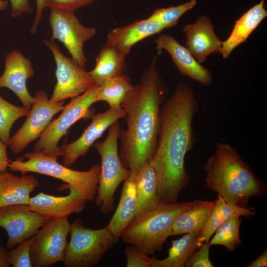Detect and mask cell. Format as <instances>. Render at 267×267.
<instances>
[{
    "label": "cell",
    "mask_w": 267,
    "mask_h": 267,
    "mask_svg": "<svg viewBox=\"0 0 267 267\" xmlns=\"http://www.w3.org/2000/svg\"><path fill=\"white\" fill-rule=\"evenodd\" d=\"M199 107L193 89L185 82L176 86L161 107L157 140L150 162L156 172L161 202H178L180 191L190 181L185 157L195 143L193 121Z\"/></svg>",
    "instance_id": "6da1fadb"
},
{
    "label": "cell",
    "mask_w": 267,
    "mask_h": 267,
    "mask_svg": "<svg viewBox=\"0 0 267 267\" xmlns=\"http://www.w3.org/2000/svg\"><path fill=\"white\" fill-rule=\"evenodd\" d=\"M157 56L144 70L138 83L122 102L126 130H120L119 156L123 165L136 173L153 154L161 107L167 88L156 67Z\"/></svg>",
    "instance_id": "7a4b0ae2"
},
{
    "label": "cell",
    "mask_w": 267,
    "mask_h": 267,
    "mask_svg": "<svg viewBox=\"0 0 267 267\" xmlns=\"http://www.w3.org/2000/svg\"><path fill=\"white\" fill-rule=\"evenodd\" d=\"M203 169L207 187L229 204L245 208L251 198H261L267 193L265 183L227 143L216 144Z\"/></svg>",
    "instance_id": "3957f363"
},
{
    "label": "cell",
    "mask_w": 267,
    "mask_h": 267,
    "mask_svg": "<svg viewBox=\"0 0 267 267\" xmlns=\"http://www.w3.org/2000/svg\"><path fill=\"white\" fill-rule=\"evenodd\" d=\"M191 201L174 204L161 202L154 209L134 218L122 232L123 242L134 246L147 256L162 250L172 235L174 222Z\"/></svg>",
    "instance_id": "277c9868"
},
{
    "label": "cell",
    "mask_w": 267,
    "mask_h": 267,
    "mask_svg": "<svg viewBox=\"0 0 267 267\" xmlns=\"http://www.w3.org/2000/svg\"><path fill=\"white\" fill-rule=\"evenodd\" d=\"M24 158L10 160L8 169L22 174L35 173L60 179L77 188L87 201L95 200L97 192L100 165H94L89 170L79 171L59 164L57 158L41 152H27Z\"/></svg>",
    "instance_id": "5b68a950"
},
{
    "label": "cell",
    "mask_w": 267,
    "mask_h": 267,
    "mask_svg": "<svg viewBox=\"0 0 267 267\" xmlns=\"http://www.w3.org/2000/svg\"><path fill=\"white\" fill-rule=\"evenodd\" d=\"M120 126L116 121L109 128L106 138L95 142L94 147L101 158L100 172L95 198V205L106 214L114 207V194L121 183L130 175L131 171L122 164L118 150Z\"/></svg>",
    "instance_id": "8992f818"
},
{
    "label": "cell",
    "mask_w": 267,
    "mask_h": 267,
    "mask_svg": "<svg viewBox=\"0 0 267 267\" xmlns=\"http://www.w3.org/2000/svg\"><path fill=\"white\" fill-rule=\"evenodd\" d=\"M70 240L63 261L65 267H91L96 265L117 242L106 227H85L77 219L70 223Z\"/></svg>",
    "instance_id": "52a82bcc"
},
{
    "label": "cell",
    "mask_w": 267,
    "mask_h": 267,
    "mask_svg": "<svg viewBox=\"0 0 267 267\" xmlns=\"http://www.w3.org/2000/svg\"><path fill=\"white\" fill-rule=\"evenodd\" d=\"M99 86L95 85L82 94L72 98L64 107L60 116L52 122L41 134L33 147L34 152L58 158L62 156L60 139L67 134L70 128L82 118H89L90 108L95 103Z\"/></svg>",
    "instance_id": "ba28073f"
},
{
    "label": "cell",
    "mask_w": 267,
    "mask_h": 267,
    "mask_svg": "<svg viewBox=\"0 0 267 267\" xmlns=\"http://www.w3.org/2000/svg\"><path fill=\"white\" fill-rule=\"evenodd\" d=\"M48 21L52 31L50 40H58L62 43L71 58L85 69L87 59L84 45L96 35V29L83 25L75 12L63 9H50Z\"/></svg>",
    "instance_id": "9c48e42d"
},
{
    "label": "cell",
    "mask_w": 267,
    "mask_h": 267,
    "mask_svg": "<svg viewBox=\"0 0 267 267\" xmlns=\"http://www.w3.org/2000/svg\"><path fill=\"white\" fill-rule=\"evenodd\" d=\"M43 43L51 51L56 64V84L51 100L61 102L73 98L96 85L89 72L72 58L65 56L54 41L44 39Z\"/></svg>",
    "instance_id": "30bf717a"
},
{
    "label": "cell",
    "mask_w": 267,
    "mask_h": 267,
    "mask_svg": "<svg viewBox=\"0 0 267 267\" xmlns=\"http://www.w3.org/2000/svg\"><path fill=\"white\" fill-rule=\"evenodd\" d=\"M64 104V101L54 102L49 99L44 89L38 90L33 96L26 120L9 139L8 146L11 151L18 154L31 142L39 138L53 116L63 110Z\"/></svg>",
    "instance_id": "8fae6325"
},
{
    "label": "cell",
    "mask_w": 267,
    "mask_h": 267,
    "mask_svg": "<svg viewBox=\"0 0 267 267\" xmlns=\"http://www.w3.org/2000/svg\"><path fill=\"white\" fill-rule=\"evenodd\" d=\"M70 228L68 219L48 220L44 223L31 244L33 267H48L63 262Z\"/></svg>",
    "instance_id": "7c38bea8"
},
{
    "label": "cell",
    "mask_w": 267,
    "mask_h": 267,
    "mask_svg": "<svg viewBox=\"0 0 267 267\" xmlns=\"http://www.w3.org/2000/svg\"><path fill=\"white\" fill-rule=\"evenodd\" d=\"M31 210L28 205L14 204L0 207V227L8 235L6 247L12 249L34 236L47 221Z\"/></svg>",
    "instance_id": "4fadbf2b"
},
{
    "label": "cell",
    "mask_w": 267,
    "mask_h": 267,
    "mask_svg": "<svg viewBox=\"0 0 267 267\" xmlns=\"http://www.w3.org/2000/svg\"><path fill=\"white\" fill-rule=\"evenodd\" d=\"M125 112L121 106L109 108L104 112L91 114L90 124L77 140L60 146L63 165L71 167L77 160L85 155L91 146L111 125L123 118Z\"/></svg>",
    "instance_id": "5bb4252c"
},
{
    "label": "cell",
    "mask_w": 267,
    "mask_h": 267,
    "mask_svg": "<svg viewBox=\"0 0 267 267\" xmlns=\"http://www.w3.org/2000/svg\"><path fill=\"white\" fill-rule=\"evenodd\" d=\"M68 189V195L56 196L41 192L30 198L29 206L31 210L47 220L68 219L73 213L84 209L87 201L75 186L65 183L58 190Z\"/></svg>",
    "instance_id": "9a60e30c"
},
{
    "label": "cell",
    "mask_w": 267,
    "mask_h": 267,
    "mask_svg": "<svg viewBox=\"0 0 267 267\" xmlns=\"http://www.w3.org/2000/svg\"><path fill=\"white\" fill-rule=\"evenodd\" d=\"M34 74L31 60L20 50H12L4 57V68L0 76V88L11 90L20 99L23 107L30 110L33 96L28 91L27 81Z\"/></svg>",
    "instance_id": "2e32d148"
},
{
    "label": "cell",
    "mask_w": 267,
    "mask_h": 267,
    "mask_svg": "<svg viewBox=\"0 0 267 267\" xmlns=\"http://www.w3.org/2000/svg\"><path fill=\"white\" fill-rule=\"evenodd\" d=\"M155 43L158 54L163 50L166 51L181 75L187 77L204 86H209L212 83L213 78L209 70L199 63L174 37L161 34L156 39Z\"/></svg>",
    "instance_id": "e0dca14e"
},
{
    "label": "cell",
    "mask_w": 267,
    "mask_h": 267,
    "mask_svg": "<svg viewBox=\"0 0 267 267\" xmlns=\"http://www.w3.org/2000/svg\"><path fill=\"white\" fill-rule=\"evenodd\" d=\"M182 30L186 36L185 47L199 63L204 62L212 53L220 52L222 42L206 16H200L194 23L184 25Z\"/></svg>",
    "instance_id": "ac0fdd59"
},
{
    "label": "cell",
    "mask_w": 267,
    "mask_h": 267,
    "mask_svg": "<svg viewBox=\"0 0 267 267\" xmlns=\"http://www.w3.org/2000/svg\"><path fill=\"white\" fill-rule=\"evenodd\" d=\"M164 29L147 18L113 29L107 35L106 41L128 55L134 44Z\"/></svg>",
    "instance_id": "d6986e66"
},
{
    "label": "cell",
    "mask_w": 267,
    "mask_h": 267,
    "mask_svg": "<svg viewBox=\"0 0 267 267\" xmlns=\"http://www.w3.org/2000/svg\"><path fill=\"white\" fill-rule=\"evenodd\" d=\"M265 0H262L244 12L235 22L228 38L222 42L220 53L228 58L238 45L246 41L253 31L267 17Z\"/></svg>",
    "instance_id": "ffe728a7"
},
{
    "label": "cell",
    "mask_w": 267,
    "mask_h": 267,
    "mask_svg": "<svg viewBox=\"0 0 267 267\" xmlns=\"http://www.w3.org/2000/svg\"><path fill=\"white\" fill-rule=\"evenodd\" d=\"M31 175L17 176L7 170L0 172V207L14 204L28 205L30 194L39 185Z\"/></svg>",
    "instance_id": "44dd1931"
},
{
    "label": "cell",
    "mask_w": 267,
    "mask_h": 267,
    "mask_svg": "<svg viewBox=\"0 0 267 267\" xmlns=\"http://www.w3.org/2000/svg\"><path fill=\"white\" fill-rule=\"evenodd\" d=\"M135 177L136 173L131 171L129 176L124 181L118 205L105 226L117 241L134 216L136 205Z\"/></svg>",
    "instance_id": "7402d4cb"
},
{
    "label": "cell",
    "mask_w": 267,
    "mask_h": 267,
    "mask_svg": "<svg viewBox=\"0 0 267 267\" xmlns=\"http://www.w3.org/2000/svg\"><path fill=\"white\" fill-rule=\"evenodd\" d=\"M127 54L105 42L95 58L94 68L89 73L96 85L124 74Z\"/></svg>",
    "instance_id": "603a6c76"
},
{
    "label": "cell",
    "mask_w": 267,
    "mask_h": 267,
    "mask_svg": "<svg viewBox=\"0 0 267 267\" xmlns=\"http://www.w3.org/2000/svg\"><path fill=\"white\" fill-rule=\"evenodd\" d=\"M135 186L136 205L134 218L154 209L161 203L157 192L156 172L150 161L136 173Z\"/></svg>",
    "instance_id": "cb8c5ba5"
},
{
    "label": "cell",
    "mask_w": 267,
    "mask_h": 267,
    "mask_svg": "<svg viewBox=\"0 0 267 267\" xmlns=\"http://www.w3.org/2000/svg\"><path fill=\"white\" fill-rule=\"evenodd\" d=\"M216 200H195L176 218L172 235L201 231L211 215Z\"/></svg>",
    "instance_id": "d4e9b609"
},
{
    "label": "cell",
    "mask_w": 267,
    "mask_h": 267,
    "mask_svg": "<svg viewBox=\"0 0 267 267\" xmlns=\"http://www.w3.org/2000/svg\"><path fill=\"white\" fill-rule=\"evenodd\" d=\"M201 232L186 233L173 240L167 257L161 260L150 258V267H183L190 256L204 243L200 240Z\"/></svg>",
    "instance_id": "484cf974"
},
{
    "label": "cell",
    "mask_w": 267,
    "mask_h": 267,
    "mask_svg": "<svg viewBox=\"0 0 267 267\" xmlns=\"http://www.w3.org/2000/svg\"><path fill=\"white\" fill-rule=\"evenodd\" d=\"M247 207H238L226 203L223 198L218 194L213 210L201 232V241L204 243L210 238L218 228L224 222L235 216L250 217L256 212Z\"/></svg>",
    "instance_id": "4316f807"
},
{
    "label": "cell",
    "mask_w": 267,
    "mask_h": 267,
    "mask_svg": "<svg viewBox=\"0 0 267 267\" xmlns=\"http://www.w3.org/2000/svg\"><path fill=\"white\" fill-rule=\"evenodd\" d=\"M133 86L125 74L107 79L99 86L95 102H106L109 108L120 107Z\"/></svg>",
    "instance_id": "83f0119b"
},
{
    "label": "cell",
    "mask_w": 267,
    "mask_h": 267,
    "mask_svg": "<svg viewBox=\"0 0 267 267\" xmlns=\"http://www.w3.org/2000/svg\"><path fill=\"white\" fill-rule=\"evenodd\" d=\"M241 217L239 215L233 216L222 223L209 241L210 245L223 246L229 252H233L242 246L239 236V228L242 221Z\"/></svg>",
    "instance_id": "f1b7e54d"
},
{
    "label": "cell",
    "mask_w": 267,
    "mask_h": 267,
    "mask_svg": "<svg viewBox=\"0 0 267 267\" xmlns=\"http://www.w3.org/2000/svg\"><path fill=\"white\" fill-rule=\"evenodd\" d=\"M29 110L17 106L0 95V139L7 146L13 124L20 118L27 116Z\"/></svg>",
    "instance_id": "f546056e"
},
{
    "label": "cell",
    "mask_w": 267,
    "mask_h": 267,
    "mask_svg": "<svg viewBox=\"0 0 267 267\" xmlns=\"http://www.w3.org/2000/svg\"><path fill=\"white\" fill-rule=\"evenodd\" d=\"M197 2L196 0H190L183 4L156 9L148 18L154 21L164 29L175 26L181 16L192 8Z\"/></svg>",
    "instance_id": "4dcf8cb0"
},
{
    "label": "cell",
    "mask_w": 267,
    "mask_h": 267,
    "mask_svg": "<svg viewBox=\"0 0 267 267\" xmlns=\"http://www.w3.org/2000/svg\"><path fill=\"white\" fill-rule=\"evenodd\" d=\"M34 236L21 242L8 251L9 261L13 267H33L30 249Z\"/></svg>",
    "instance_id": "1f68e13d"
},
{
    "label": "cell",
    "mask_w": 267,
    "mask_h": 267,
    "mask_svg": "<svg viewBox=\"0 0 267 267\" xmlns=\"http://www.w3.org/2000/svg\"><path fill=\"white\" fill-rule=\"evenodd\" d=\"M211 245L208 242L203 245L195 251L186 262L185 267H213L209 257Z\"/></svg>",
    "instance_id": "d6a6232c"
},
{
    "label": "cell",
    "mask_w": 267,
    "mask_h": 267,
    "mask_svg": "<svg viewBox=\"0 0 267 267\" xmlns=\"http://www.w3.org/2000/svg\"><path fill=\"white\" fill-rule=\"evenodd\" d=\"M124 251L127 267H150V258L137 247L129 245Z\"/></svg>",
    "instance_id": "836d02e7"
},
{
    "label": "cell",
    "mask_w": 267,
    "mask_h": 267,
    "mask_svg": "<svg viewBox=\"0 0 267 267\" xmlns=\"http://www.w3.org/2000/svg\"><path fill=\"white\" fill-rule=\"evenodd\" d=\"M96 0H45V8L59 9L75 12L78 9L93 3Z\"/></svg>",
    "instance_id": "e575fe53"
},
{
    "label": "cell",
    "mask_w": 267,
    "mask_h": 267,
    "mask_svg": "<svg viewBox=\"0 0 267 267\" xmlns=\"http://www.w3.org/2000/svg\"><path fill=\"white\" fill-rule=\"evenodd\" d=\"M10 5V15L14 18L24 13L31 14L33 10L30 0H9Z\"/></svg>",
    "instance_id": "d590c367"
},
{
    "label": "cell",
    "mask_w": 267,
    "mask_h": 267,
    "mask_svg": "<svg viewBox=\"0 0 267 267\" xmlns=\"http://www.w3.org/2000/svg\"><path fill=\"white\" fill-rule=\"evenodd\" d=\"M45 0H36V12L35 19L30 29V33L34 34L38 29L39 24L43 18V11Z\"/></svg>",
    "instance_id": "8d00e7d4"
},
{
    "label": "cell",
    "mask_w": 267,
    "mask_h": 267,
    "mask_svg": "<svg viewBox=\"0 0 267 267\" xmlns=\"http://www.w3.org/2000/svg\"><path fill=\"white\" fill-rule=\"evenodd\" d=\"M6 147L7 145L0 139V172L7 170L11 160L7 156Z\"/></svg>",
    "instance_id": "74e56055"
},
{
    "label": "cell",
    "mask_w": 267,
    "mask_h": 267,
    "mask_svg": "<svg viewBox=\"0 0 267 267\" xmlns=\"http://www.w3.org/2000/svg\"><path fill=\"white\" fill-rule=\"evenodd\" d=\"M267 266V249L255 260L248 265L247 267H263Z\"/></svg>",
    "instance_id": "f35d334b"
},
{
    "label": "cell",
    "mask_w": 267,
    "mask_h": 267,
    "mask_svg": "<svg viewBox=\"0 0 267 267\" xmlns=\"http://www.w3.org/2000/svg\"><path fill=\"white\" fill-rule=\"evenodd\" d=\"M10 265L8 251L0 243V267H8Z\"/></svg>",
    "instance_id": "ab89813d"
},
{
    "label": "cell",
    "mask_w": 267,
    "mask_h": 267,
    "mask_svg": "<svg viewBox=\"0 0 267 267\" xmlns=\"http://www.w3.org/2000/svg\"><path fill=\"white\" fill-rule=\"evenodd\" d=\"M9 4V1L7 0H0V11L6 9Z\"/></svg>",
    "instance_id": "60d3db41"
}]
</instances>
